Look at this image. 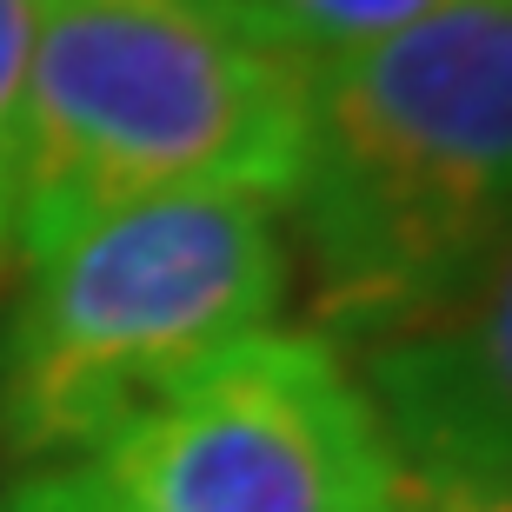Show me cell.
Here are the masks:
<instances>
[{
    "mask_svg": "<svg viewBox=\"0 0 512 512\" xmlns=\"http://www.w3.org/2000/svg\"><path fill=\"white\" fill-rule=\"evenodd\" d=\"M80 466L140 512H399L406 479L340 346L280 326L207 353Z\"/></svg>",
    "mask_w": 512,
    "mask_h": 512,
    "instance_id": "obj_4",
    "label": "cell"
},
{
    "mask_svg": "<svg viewBox=\"0 0 512 512\" xmlns=\"http://www.w3.org/2000/svg\"><path fill=\"white\" fill-rule=\"evenodd\" d=\"M213 7H220L253 47L293 60L306 74H320L333 60L360 54L373 40L426 20L433 7H446V0H213Z\"/></svg>",
    "mask_w": 512,
    "mask_h": 512,
    "instance_id": "obj_6",
    "label": "cell"
},
{
    "mask_svg": "<svg viewBox=\"0 0 512 512\" xmlns=\"http://www.w3.org/2000/svg\"><path fill=\"white\" fill-rule=\"evenodd\" d=\"M320 340H386L512 227V0H446L306 80L286 193Z\"/></svg>",
    "mask_w": 512,
    "mask_h": 512,
    "instance_id": "obj_1",
    "label": "cell"
},
{
    "mask_svg": "<svg viewBox=\"0 0 512 512\" xmlns=\"http://www.w3.org/2000/svg\"><path fill=\"white\" fill-rule=\"evenodd\" d=\"M399 512H512V473H446V466H406Z\"/></svg>",
    "mask_w": 512,
    "mask_h": 512,
    "instance_id": "obj_8",
    "label": "cell"
},
{
    "mask_svg": "<svg viewBox=\"0 0 512 512\" xmlns=\"http://www.w3.org/2000/svg\"><path fill=\"white\" fill-rule=\"evenodd\" d=\"M14 512H140L87 466H54V473H27L14 486Z\"/></svg>",
    "mask_w": 512,
    "mask_h": 512,
    "instance_id": "obj_9",
    "label": "cell"
},
{
    "mask_svg": "<svg viewBox=\"0 0 512 512\" xmlns=\"http://www.w3.org/2000/svg\"><path fill=\"white\" fill-rule=\"evenodd\" d=\"M306 80L213 0H34L14 247L34 260L100 213L167 193L286 200Z\"/></svg>",
    "mask_w": 512,
    "mask_h": 512,
    "instance_id": "obj_2",
    "label": "cell"
},
{
    "mask_svg": "<svg viewBox=\"0 0 512 512\" xmlns=\"http://www.w3.org/2000/svg\"><path fill=\"white\" fill-rule=\"evenodd\" d=\"M27 54H34V0H0V266L14 253V213H20V100H27Z\"/></svg>",
    "mask_w": 512,
    "mask_h": 512,
    "instance_id": "obj_7",
    "label": "cell"
},
{
    "mask_svg": "<svg viewBox=\"0 0 512 512\" xmlns=\"http://www.w3.org/2000/svg\"><path fill=\"white\" fill-rule=\"evenodd\" d=\"M293 293V240L247 193H167L100 213L27 260L0 320V459L54 473Z\"/></svg>",
    "mask_w": 512,
    "mask_h": 512,
    "instance_id": "obj_3",
    "label": "cell"
},
{
    "mask_svg": "<svg viewBox=\"0 0 512 512\" xmlns=\"http://www.w3.org/2000/svg\"><path fill=\"white\" fill-rule=\"evenodd\" d=\"M360 386L399 466L512 473V227L453 300L366 346Z\"/></svg>",
    "mask_w": 512,
    "mask_h": 512,
    "instance_id": "obj_5",
    "label": "cell"
}]
</instances>
